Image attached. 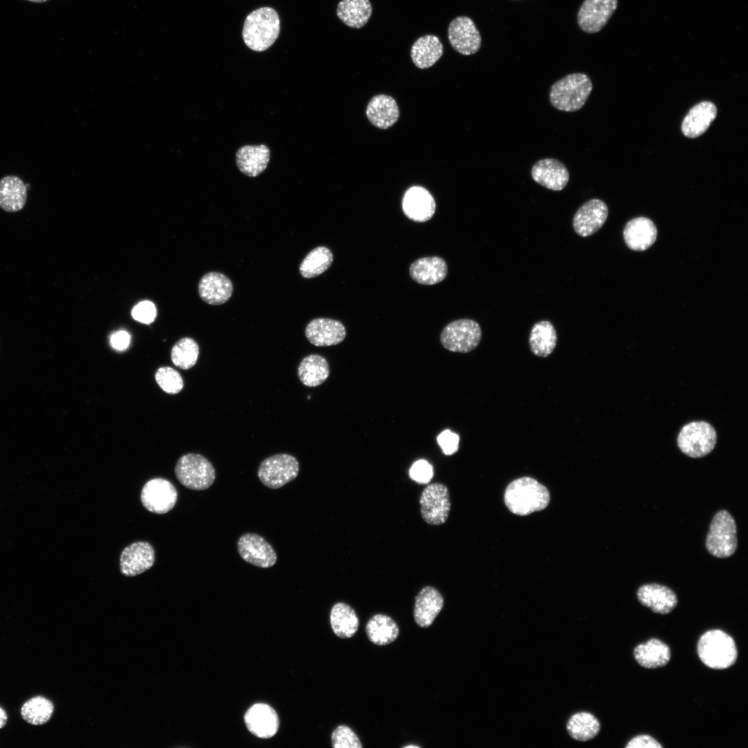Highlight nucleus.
<instances>
[{"label":"nucleus","instance_id":"obj_1","mask_svg":"<svg viewBox=\"0 0 748 748\" xmlns=\"http://www.w3.org/2000/svg\"><path fill=\"white\" fill-rule=\"evenodd\" d=\"M508 510L518 515H528L544 510L550 501L548 489L532 477H524L511 481L504 492Z\"/></svg>","mask_w":748,"mask_h":748},{"label":"nucleus","instance_id":"obj_2","mask_svg":"<svg viewBox=\"0 0 748 748\" xmlns=\"http://www.w3.org/2000/svg\"><path fill=\"white\" fill-rule=\"evenodd\" d=\"M280 33V19L271 7H262L246 17L242 29L245 44L255 51H264L276 40Z\"/></svg>","mask_w":748,"mask_h":748},{"label":"nucleus","instance_id":"obj_3","mask_svg":"<svg viewBox=\"0 0 748 748\" xmlns=\"http://www.w3.org/2000/svg\"><path fill=\"white\" fill-rule=\"evenodd\" d=\"M592 89L591 80L587 75L570 73L552 84L549 92L550 102L558 110L576 112L584 106Z\"/></svg>","mask_w":748,"mask_h":748},{"label":"nucleus","instance_id":"obj_4","mask_svg":"<svg viewBox=\"0 0 748 748\" xmlns=\"http://www.w3.org/2000/svg\"><path fill=\"white\" fill-rule=\"evenodd\" d=\"M697 654L702 662L715 670H723L733 665L738 657L733 639L721 630H711L699 639Z\"/></svg>","mask_w":748,"mask_h":748},{"label":"nucleus","instance_id":"obj_5","mask_svg":"<svg viewBox=\"0 0 748 748\" xmlns=\"http://www.w3.org/2000/svg\"><path fill=\"white\" fill-rule=\"evenodd\" d=\"M737 528L734 518L726 510L713 516L706 535L705 546L708 552L718 558L731 556L738 547Z\"/></svg>","mask_w":748,"mask_h":748},{"label":"nucleus","instance_id":"obj_6","mask_svg":"<svg viewBox=\"0 0 748 748\" xmlns=\"http://www.w3.org/2000/svg\"><path fill=\"white\" fill-rule=\"evenodd\" d=\"M175 472L177 479L186 488L193 490L208 488L215 479L212 463L199 454H186L177 462Z\"/></svg>","mask_w":748,"mask_h":748},{"label":"nucleus","instance_id":"obj_7","mask_svg":"<svg viewBox=\"0 0 748 748\" xmlns=\"http://www.w3.org/2000/svg\"><path fill=\"white\" fill-rule=\"evenodd\" d=\"M717 434L714 428L704 421H695L684 425L677 437V445L686 455L701 458L715 447Z\"/></svg>","mask_w":748,"mask_h":748},{"label":"nucleus","instance_id":"obj_8","mask_svg":"<svg viewBox=\"0 0 748 748\" xmlns=\"http://www.w3.org/2000/svg\"><path fill=\"white\" fill-rule=\"evenodd\" d=\"M481 336V329L477 321L461 319L452 321L443 328L440 341L449 351L466 353L478 346Z\"/></svg>","mask_w":748,"mask_h":748},{"label":"nucleus","instance_id":"obj_9","mask_svg":"<svg viewBox=\"0 0 748 748\" xmlns=\"http://www.w3.org/2000/svg\"><path fill=\"white\" fill-rule=\"evenodd\" d=\"M299 463L297 459L288 454H278L264 459L258 469V477L261 483L271 489L280 488L297 477Z\"/></svg>","mask_w":748,"mask_h":748},{"label":"nucleus","instance_id":"obj_10","mask_svg":"<svg viewBox=\"0 0 748 748\" xmlns=\"http://www.w3.org/2000/svg\"><path fill=\"white\" fill-rule=\"evenodd\" d=\"M420 504L425 522L431 525L445 523L451 508L447 488L440 483L429 484L422 492Z\"/></svg>","mask_w":748,"mask_h":748},{"label":"nucleus","instance_id":"obj_11","mask_svg":"<svg viewBox=\"0 0 748 748\" xmlns=\"http://www.w3.org/2000/svg\"><path fill=\"white\" fill-rule=\"evenodd\" d=\"M177 497V491L173 484L162 478L148 481L141 492L143 506L156 514H165L172 510Z\"/></svg>","mask_w":748,"mask_h":748},{"label":"nucleus","instance_id":"obj_12","mask_svg":"<svg viewBox=\"0 0 748 748\" xmlns=\"http://www.w3.org/2000/svg\"><path fill=\"white\" fill-rule=\"evenodd\" d=\"M447 37L452 47L463 55H470L479 51L481 37L472 19L458 16L449 24Z\"/></svg>","mask_w":748,"mask_h":748},{"label":"nucleus","instance_id":"obj_13","mask_svg":"<svg viewBox=\"0 0 748 748\" xmlns=\"http://www.w3.org/2000/svg\"><path fill=\"white\" fill-rule=\"evenodd\" d=\"M238 551L245 562L260 568H269L277 561V555L272 546L256 533H245L237 542Z\"/></svg>","mask_w":748,"mask_h":748},{"label":"nucleus","instance_id":"obj_14","mask_svg":"<svg viewBox=\"0 0 748 748\" xmlns=\"http://www.w3.org/2000/svg\"><path fill=\"white\" fill-rule=\"evenodd\" d=\"M618 6V0H585L578 15L579 27L587 33L599 32Z\"/></svg>","mask_w":748,"mask_h":748},{"label":"nucleus","instance_id":"obj_15","mask_svg":"<svg viewBox=\"0 0 748 748\" xmlns=\"http://www.w3.org/2000/svg\"><path fill=\"white\" fill-rule=\"evenodd\" d=\"M607 216L606 204L599 199H591L583 204L575 213L573 228L580 236H590L603 226Z\"/></svg>","mask_w":748,"mask_h":748},{"label":"nucleus","instance_id":"obj_16","mask_svg":"<svg viewBox=\"0 0 748 748\" xmlns=\"http://www.w3.org/2000/svg\"><path fill=\"white\" fill-rule=\"evenodd\" d=\"M155 561L153 546L146 542H137L125 547L120 557V569L125 576H135L150 569Z\"/></svg>","mask_w":748,"mask_h":748},{"label":"nucleus","instance_id":"obj_17","mask_svg":"<svg viewBox=\"0 0 748 748\" xmlns=\"http://www.w3.org/2000/svg\"><path fill=\"white\" fill-rule=\"evenodd\" d=\"M402 206L405 215L417 222L429 220L436 211V202L431 194L426 188L417 186L407 190Z\"/></svg>","mask_w":748,"mask_h":748},{"label":"nucleus","instance_id":"obj_18","mask_svg":"<svg viewBox=\"0 0 748 748\" xmlns=\"http://www.w3.org/2000/svg\"><path fill=\"white\" fill-rule=\"evenodd\" d=\"M533 179L549 190L559 191L566 187L569 173L560 161L546 158L537 161L531 168Z\"/></svg>","mask_w":748,"mask_h":748},{"label":"nucleus","instance_id":"obj_19","mask_svg":"<svg viewBox=\"0 0 748 748\" xmlns=\"http://www.w3.org/2000/svg\"><path fill=\"white\" fill-rule=\"evenodd\" d=\"M244 718L248 730L258 738H269L278 731V716L275 710L267 704H253L247 711Z\"/></svg>","mask_w":748,"mask_h":748},{"label":"nucleus","instance_id":"obj_20","mask_svg":"<svg viewBox=\"0 0 748 748\" xmlns=\"http://www.w3.org/2000/svg\"><path fill=\"white\" fill-rule=\"evenodd\" d=\"M305 334L312 344L316 346H330L343 341L346 330L344 326L337 320L317 318L307 325Z\"/></svg>","mask_w":748,"mask_h":748},{"label":"nucleus","instance_id":"obj_21","mask_svg":"<svg viewBox=\"0 0 748 748\" xmlns=\"http://www.w3.org/2000/svg\"><path fill=\"white\" fill-rule=\"evenodd\" d=\"M636 596L642 605L660 614L672 612L678 602L677 596L673 590L657 583L641 585L637 590Z\"/></svg>","mask_w":748,"mask_h":748},{"label":"nucleus","instance_id":"obj_22","mask_svg":"<svg viewBox=\"0 0 748 748\" xmlns=\"http://www.w3.org/2000/svg\"><path fill=\"white\" fill-rule=\"evenodd\" d=\"M201 299L210 305L226 303L233 293L231 280L224 274L211 271L204 274L198 285Z\"/></svg>","mask_w":748,"mask_h":748},{"label":"nucleus","instance_id":"obj_23","mask_svg":"<svg viewBox=\"0 0 748 748\" xmlns=\"http://www.w3.org/2000/svg\"><path fill=\"white\" fill-rule=\"evenodd\" d=\"M657 230L649 218L639 217L629 221L625 226L623 237L627 246L634 251H645L655 242Z\"/></svg>","mask_w":748,"mask_h":748},{"label":"nucleus","instance_id":"obj_24","mask_svg":"<svg viewBox=\"0 0 748 748\" xmlns=\"http://www.w3.org/2000/svg\"><path fill=\"white\" fill-rule=\"evenodd\" d=\"M444 599L434 587H425L416 597L413 616L421 627H428L441 611Z\"/></svg>","mask_w":748,"mask_h":748},{"label":"nucleus","instance_id":"obj_25","mask_svg":"<svg viewBox=\"0 0 748 748\" xmlns=\"http://www.w3.org/2000/svg\"><path fill=\"white\" fill-rule=\"evenodd\" d=\"M716 106L710 101H702L693 107L683 119L682 131L688 138L703 134L715 120Z\"/></svg>","mask_w":748,"mask_h":748},{"label":"nucleus","instance_id":"obj_26","mask_svg":"<svg viewBox=\"0 0 748 748\" xmlns=\"http://www.w3.org/2000/svg\"><path fill=\"white\" fill-rule=\"evenodd\" d=\"M448 267L444 259L438 256L419 258L411 263L409 274L411 278L421 285H431L440 283L447 276Z\"/></svg>","mask_w":748,"mask_h":748},{"label":"nucleus","instance_id":"obj_27","mask_svg":"<svg viewBox=\"0 0 748 748\" xmlns=\"http://www.w3.org/2000/svg\"><path fill=\"white\" fill-rule=\"evenodd\" d=\"M366 114L372 125L383 130L393 126L400 116L396 101L385 94L373 97L367 105Z\"/></svg>","mask_w":748,"mask_h":748},{"label":"nucleus","instance_id":"obj_28","mask_svg":"<svg viewBox=\"0 0 748 748\" xmlns=\"http://www.w3.org/2000/svg\"><path fill=\"white\" fill-rule=\"evenodd\" d=\"M633 655L641 666L649 669L666 666L671 657L669 646L656 638L638 645L634 650Z\"/></svg>","mask_w":748,"mask_h":748},{"label":"nucleus","instance_id":"obj_29","mask_svg":"<svg viewBox=\"0 0 748 748\" xmlns=\"http://www.w3.org/2000/svg\"><path fill=\"white\" fill-rule=\"evenodd\" d=\"M27 200V187L17 176L8 175L0 179V208L6 212L21 210Z\"/></svg>","mask_w":748,"mask_h":748},{"label":"nucleus","instance_id":"obj_30","mask_svg":"<svg viewBox=\"0 0 748 748\" xmlns=\"http://www.w3.org/2000/svg\"><path fill=\"white\" fill-rule=\"evenodd\" d=\"M270 157L265 145H245L236 152V163L240 170L249 177H256L267 168Z\"/></svg>","mask_w":748,"mask_h":748},{"label":"nucleus","instance_id":"obj_31","mask_svg":"<svg viewBox=\"0 0 748 748\" xmlns=\"http://www.w3.org/2000/svg\"><path fill=\"white\" fill-rule=\"evenodd\" d=\"M443 53L442 42L437 36L430 34L419 37L411 48V60L416 66L421 69L433 66Z\"/></svg>","mask_w":748,"mask_h":748},{"label":"nucleus","instance_id":"obj_32","mask_svg":"<svg viewBox=\"0 0 748 748\" xmlns=\"http://www.w3.org/2000/svg\"><path fill=\"white\" fill-rule=\"evenodd\" d=\"M369 0H341L337 7V15L346 26L360 28L365 26L372 15Z\"/></svg>","mask_w":748,"mask_h":748},{"label":"nucleus","instance_id":"obj_33","mask_svg":"<svg viewBox=\"0 0 748 748\" xmlns=\"http://www.w3.org/2000/svg\"><path fill=\"white\" fill-rule=\"evenodd\" d=\"M329 375L330 368L326 359L316 354L304 357L298 367L300 381L309 387L321 385L328 379Z\"/></svg>","mask_w":748,"mask_h":748},{"label":"nucleus","instance_id":"obj_34","mask_svg":"<svg viewBox=\"0 0 748 748\" xmlns=\"http://www.w3.org/2000/svg\"><path fill=\"white\" fill-rule=\"evenodd\" d=\"M557 333L553 325L546 320L535 323L529 336L531 352L536 356L546 357L555 349Z\"/></svg>","mask_w":748,"mask_h":748},{"label":"nucleus","instance_id":"obj_35","mask_svg":"<svg viewBox=\"0 0 748 748\" xmlns=\"http://www.w3.org/2000/svg\"><path fill=\"white\" fill-rule=\"evenodd\" d=\"M366 632L369 640L377 645H386L393 642L399 634L397 623L387 615L378 614L367 622Z\"/></svg>","mask_w":748,"mask_h":748},{"label":"nucleus","instance_id":"obj_36","mask_svg":"<svg viewBox=\"0 0 748 748\" xmlns=\"http://www.w3.org/2000/svg\"><path fill=\"white\" fill-rule=\"evenodd\" d=\"M330 620L334 633L342 639L352 637L359 627V619L355 610L344 603H337L332 607Z\"/></svg>","mask_w":748,"mask_h":748},{"label":"nucleus","instance_id":"obj_37","mask_svg":"<svg viewBox=\"0 0 748 748\" xmlns=\"http://www.w3.org/2000/svg\"><path fill=\"white\" fill-rule=\"evenodd\" d=\"M600 729V722L592 714L580 712L573 714L569 720L567 729L570 736L578 741H587L594 738Z\"/></svg>","mask_w":748,"mask_h":748},{"label":"nucleus","instance_id":"obj_38","mask_svg":"<svg viewBox=\"0 0 748 748\" xmlns=\"http://www.w3.org/2000/svg\"><path fill=\"white\" fill-rule=\"evenodd\" d=\"M333 262L331 251L323 246L313 249L303 260L299 266L301 275L305 278L319 276L326 271Z\"/></svg>","mask_w":748,"mask_h":748},{"label":"nucleus","instance_id":"obj_39","mask_svg":"<svg viewBox=\"0 0 748 748\" xmlns=\"http://www.w3.org/2000/svg\"><path fill=\"white\" fill-rule=\"evenodd\" d=\"M54 710L51 701L43 696H36L26 701L21 708L24 720L33 725H41L49 720Z\"/></svg>","mask_w":748,"mask_h":748},{"label":"nucleus","instance_id":"obj_40","mask_svg":"<svg viewBox=\"0 0 748 748\" xmlns=\"http://www.w3.org/2000/svg\"><path fill=\"white\" fill-rule=\"evenodd\" d=\"M199 353L197 343L192 338L184 337L173 346L171 350V359L176 366L187 370L196 364Z\"/></svg>","mask_w":748,"mask_h":748},{"label":"nucleus","instance_id":"obj_41","mask_svg":"<svg viewBox=\"0 0 748 748\" xmlns=\"http://www.w3.org/2000/svg\"><path fill=\"white\" fill-rule=\"evenodd\" d=\"M155 380L161 389L168 393H177L184 387V381L181 375L171 367L159 368L156 372Z\"/></svg>","mask_w":748,"mask_h":748},{"label":"nucleus","instance_id":"obj_42","mask_svg":"<svg viewBox=\"0 0 748 748\" xmlns=\"http://www.w3.org/2000/svg\"><path fill=\"white\" fill-rule=\"evenodd\" d=\"M335 748H362L361 742L355 732L348 726H338L332 733Z\"/></svg>","mask_w":748,"mask_h":748},{"label":"nucleus","instance_id":"obj_43","mask_svg":"<svg viewBox=\"0 0 748 748\" xmlns=\"http://www.w3.org/2000/svg\"><path fill=\"white\" fill-rule=\"evenodd\" d=\"M131 314L134 320L145 324H150L156 319L157 308L152 302L143 301L139 302L133 308Z\"/></svg>","mask_w":748,"mask_h":748},{"label":"nucleus","instance_id":"obj_44","mask_svg":"<svg viewBox=\"0 0 748 748\" xmlns=\"http://www.w3.org/2000/svg\"><path fill=\"white\" fill-rule=\"evenodd\" d=\"M434 475L432 465L426 460L420 459L416 461L409 470L411 479L421 484L429 483Z\"/></svg>","mask_w":748,"mask_h":748},{"label":"nucleus","instance_id":"obj_45","mask_svg":"<svg viewBox=\"0 0 748 748\" xmlns=\"http://www.w3.org/2000/svg\"><path fill=\"white\" fill-rule=\"evenodd\" d=\"M459 440V436L449 429L444 430L437 437L438 443L445 455H452L458 451Z\"/></svg>","mask_w":748,"mask_h":748},{"label":"nucleus","instance_id":"obj_46","mask_svg":"<svg viewBox=\"0 0 748 748\" xmlns=\"http://www.w3.org/2000/svg\"><path fill=\"white\" fill-rule=\"evenodd\" d=\"M626 748H662V745L648 735H639L632 738L625 745Z\"/></svg>","mask_w":748,"mask_h":748},{"label":"nucleus","instance_id":"obj_47","mask_svg":"<svg viewBox=\"0 0 748 748\" xmlns=\"http://www.w3.org/2000/svg\"><path fill=\"white\" fill-rule=\"evenodd\" d=\"M111 346L117 350H124L128 348L130 343V335L125 330H119L114 332L110 337Z\"/></svg>","mask_w":748,"mask_h":748},{"label":"nucleus","instance_id":"obj_48","mask_svg":"<svg viewBox=\"0 0 748 748\" xmlns=\"http://www.w3.org/2000/svg\"><path fill=\"white\" fill-rule=\"evenodd\" d=\"M7 720L8 717L6 711L0 707V729L6 725Z\"/></svg>","mask_w":748,"mask_h":748},{"label":"nucleus","instance_id":"obj_49","mask_svg":"<svg viewBox=\"0 0 748 748\" xmlns=\"http://www.w3.org/2000/svg\"><path fill=\"white\" fill-rule=\"evenodd\" d=\"M27 1L34 2V3H42V2H45V1H46L48 0H27Z\"/></svg>","mask_w":748,"mask_h":748},{"label":"nucleus","instance_id":"obj_50","mask_svg":"<svg viewBox=\"0 0 748 748\" xmlns=\"http://www.w3.org/2000/svg\"><path fill=\"white\" fill-rule=\"evenodd\" d=\"M406 747H417V746H415V745H408V746H407Z\"/></svg>","mask_w":748,"mask_h":748}]
</instances>
